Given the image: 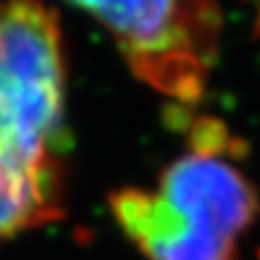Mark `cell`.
Instances as JSON below:
<instances>
[{
	"label": "cell",
	"instance_id": "1",
	"mask_svg": "<svg viewBox=\"0 0 260 260\" xmlns=\"http://www.w3.org/2000/svg\"><path fill=\"white\" fill-rule=\"evenodd\" d=\"M63 30L46 0H0V150L39 172L63 174Z\"/></svg>",
	"mask_w": 260,
	"mask_h": 260
},
{
	"label": "cell",
	"instance_id": "2",
	"mask_svg": "<svg viewBox=\"0 0 260 260\" xmlns=\"http://www.w3.org/2000/svg\"><path fill=\"white\" fill-rule=\"evenodd\" d=\"M152 191V260H239V239L256 223V184L225 156L186 152Z\"/></svg>",
	"mask_w": 260,
	"mask_h": 260
},
{
	"label": "cell",
	"instance_id": "3",
	"mask_svg": "<svg viewBox=\"0 0 260 260\" xmlns=\"http://www.w3.org/2000/svg\"><path fill=\"white\" fill-rule=\"evenodd\" d=\"M113 37L133 74L180 104L198 102L219 56L217 0H65Z\"/></svg>",
	"mask_w": 260,
	"mask_h": 260
},
{
	"label": "cell",
	"instance_id": "4",
	"mask_svg": "<svg viewBox=\"0 0 260 260\" xmlns=\"http://www.w3.org/2000/svg\"><path fill=\"white\" fill-rule=\"evenodd\" d=\"M61 200L63 174L26 167L0 150V243L54 221Z\"/></svg>",
	"mask_w": 260,
	"mask_h": 260
},
{
	"label": "cell",
	"instance_id": "5",
	"mask_svg": "<svg viewBox=\"0 0 260 260\" xmlns=\"http://www.w3.org/2000/svg\"><path fill=\"white\" fill-rule=\"evenodd\" d=\"M258 28H260V7H258Z\"/></svg>",
	"mask_w": 260,
	"mask_h": 260
}]
</instances>
